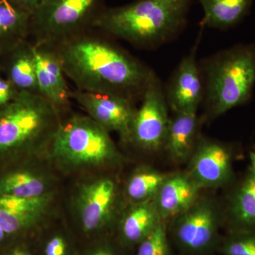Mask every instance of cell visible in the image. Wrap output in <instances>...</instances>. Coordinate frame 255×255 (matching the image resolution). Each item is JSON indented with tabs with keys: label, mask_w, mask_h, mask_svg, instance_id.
<instances>
[{
	"label": "cell",
	"mask_w": 255,
	"mask_h": 255,
	"mask_svg": "<svg viewBox=\"0 0 255 255\" xmlns=\"http://www.w3.org/2000/svg\"><path fill=\"white\" fill-rule=\"evenodd\" d=\"M105 35L91 27L51 45L65 76L78 91L141 100L155 74Z\"/></svg>",
	"instance_id": "6da1fadb"
},
{
	"label": "cell",
	"mask_w": 255,
	"mask_h": 255,
	"mask_svg": "<svg viewBox=\"0 0 255 255\" xmlns=\"http://www.w3.org/2000/svg\"><path fill=\"white\" fill-rule=\"evenodd\" d=\"M192 0H137L107 8L92 28L134 46L152 48L177 36L187 23Z\"/></svg>",
	"instance_id": "7a4b0ae2"
},
{
	"label": "cell",
	"mask_w": 255,
	"mask_h": 255,
	"mask_svg": "<svg viewBox=\"0 0 255 255\" xmlns=\"http://www.w3.org/2000/svg\"><path fill=\"white\" fill-rule=\"evenodd\" d=\"M60 114L41 95L20 94L0 110V158L47 151L61 122Z\"/></svg>",
	"instance_id": "3957f363"
},
{
	"label": "cell",
	"mask_w": 255,
	"mask_h": 255,
	"mask_svg": "<svg viewBox=\"0 0 255 255\" xmlns=\"http://www.w3.org/2000/svg\"><path fill=\"white\" fill-rule=\"evenodd\" d=\"M206 104L219 117L245 105L255 86V46L238 45L220 52L206 62Z\"/></svg>",
	"instance_id": "277c9868"
},
{
	"label": "cell",
	"mask_w": 255,
	"mask_h": 255,
	"mask_svg": "<svg viewBox=\"0 0 255 255\" xmlns=\"http://www.w3.org/2000/svg\"><path fill=\"white\" fill-rule=\"evenodd\" d=\"M109 132L88 116L73 115L61 121L47 152L66 169L103 167L119 156Z\"/></svg>",
	"instance_id": "5b68a950"
},
{
	"label": "cell",
	"mask_w": 255,
	"mask_h": 255,
	"mask_svg": "<svg viewBox=\"0 0 255 255\" xmlns=\"http://www.w3.org/2000/svg\"><path fill=\"white\" fill-rule=\"evenodd\" d=\"M105 0H50L31 14L32 43L53 45L92 27Z\"/></svg>",
	"instance_id": "8992f818"
},
{
	"label": "cell",
	"mask_w": 255,
	"mask_h": 255,
	"mask_svg": "<svg viewBox=\"0 0 255 255\" xmlns=\"http://www.w3.org/2000/svg\"><path fill=\"white\" fill-rule=\"evenodd\" d=\"M137 109L130 130V140L147 150L164 147L170 119L165 92L157 76L151 80Z\"/></svg>",
	"instance_id": "52a82bcc"
},
{
	"label": "cell",
	"mask_w": 255,
	"mask_h": 255,
	"mask_svg": "<svg viewBox=\"0 0 255 255\" xmlns=\"http://www.w3.org/2000/svg\"><path fill=\"white\" fill-rule=\"evenodd\" d=\"M73 100L87 116L107 131L118 132L124 142L130 140L132 120L137 109L133 101L117 94L90 93L75 90Z\"/></svg>",
	"instance_id": "ba28073f"
},
{
	"label": "cell",
	"mask_w": 255,
	"mask_h": 255,
	"mask_svg": "<svg viewBox=\"0 0 255 255\" xmlns=\"http://www.w3.org/2000/svg\"><path fill=\"white\" fill-rule=\"evenodd\" d=\"M33 43L37 84L42 97L60 113L68 110L73 100L59 58L54 48L46 43Z\"/></svg>",
	"instance_id": "9c48e42d"
},
{
	"label": "cell",
	"mask_w": 255,
	"mask_h": 255,
	"mask_svg": "<svg viewBox=\"0 0 255 255\" xmlns=\"http://www.w3.org/2000/svg\"><path fill=\"white\" fill-rule=\"evenodd\" d=\"M233 158L229 146L202 140L194 152L189 177L199 188L225 185L233 177Z\"/></svg>",
	"instance_id": "30bf717a"
},
{
	"label": "cell",
	"mask_w": 255,
	"mask_h": 255,
	"mask_svg": "<svg viewBox=\"0 0 255 255\" xmlns=\"http://www.w3.org/2000/svg\"><path fill=\"white\" fill-rule=\"evenodd\" d=\"M116 197L117 187L109 178L95 179L80 187L76 206L80 224L85 232H95L108 223Z\"/></svg>",
	"instance_id": "8fae6325"
},
{
	"label": "cell",
	"mask_w": 255,
	"mask_h": 255,
	"mask_svg": "<svg viewBox=\"0 0 255 255\" xmlns=\"http://www.w3.org/2000/svg\"><path fill=\"white\" fill-rule=\"evenodd\" d=\"M178 216L174 234L181 246L195 253L211 248L219 227V218L212 206L196 202Z\"/></svg>",
	"instance_id": "7c38bea8"
},
{
	"label": "cell",
	"mask_w": 255,
	"mask_h": 255,
	"mask_svg": "<svg viewBox=\"0 0 255 255\" xmlns=\"http://www.w3.org/2000/svg\"><path fill=\"white\" fill-rule=\"evenodd\" d=\"M196 52L194 48L183 58L164 91L167 105L175 113H196L204 98L202 73Z\"/></svg>",
	"instance_id": "4fadbf2b"
},
{
	"label": "cell",
	"mask_w": 255,
	"mask_h": 255,
	"mask_svg": "<svg viewBox=\"0 0 255 255\" xmlns=\"http://www.w3.org/2000/svg\"><path fill=\"white\" fill-rule=\"evenodd\" d=\"M0 68L20 93L38 94L33 43L26 39L0 57Z\"/></svg>",
	"instance_id": "5bb4252c"
},
{
	"label": "cell",
	"mask_w": 255,
	"mask_h": 255,
	"mask_svg": "<svg viewBox=\"0 0 255 255\" xmlns=\"http://www.w3.org/2000/svg\"><path fill=\"white\" fill-rule=\"evenodd\" d=\"M199 189L189 176L177 174L167 177L154 199L161 219L185 212L196 202Z\"/></svg>",
	"instance_id": "9a60e30c"
},
{
	"label": "cell",
	"mask_w": 255,
	"mask_h": 255,
	"mask_svg": "<svg viewBox=\"0 0 255 255\" xmlns=\"http://www.w3.org/2000/svg\"><path fill=\"white\" fill-rule=\"evenodd\" d=\"M229 216L232 232L255 231V176L251 169L233 191Z\"/></svg>",
	"instance_id": "2e32d148"
},
{
	"label": "cell",
	"mask_w": 255,
	"mask_h": 255,
	"mask_svg": "<svg viewBox=\"0 0 255 255\" xmlns=\"http://www.w3.org/2000/svg\"><path fill=\"white\" fill-rule=\"evenodd\" d=\"M31 16L11 0H0V57L29 38Z\"/></svg>",
	"instance_id": "e0dca14e"
},
{
	"label": "cell",
	"mask_w": 255,
	"mask_h": 255,
	"mask_svg": "<svg viewBox=\"0 0 255 255\" xmlns=\"http://www.w3.org/2000/svg\"><path fill=\"white\" fill-rule=\"evenodd\" d=\"M198 128L196 113H176L171 119L164 147L172 158L182 161L191 155L195 145Z\"/></svg>",
	"instance_id": "ac0fdd59"
},
{
	"label": "cell",
	"mask_w": 255,
	"mask_h": 255,
	"mask_svg": "<svg viewBox=\"0 0 255 255\" xmlns=\"http://www.w3.org/2000/svg\"><path fill=\"white\" fill-rule=\"evenodd\" d=\"M204 11L203 26L228 29L250 12L254 0H199Z\"/></svg>",
	"instance_id": "d6986e66"
},
{
	"label": "cell",
	"mask_w": 255,
	"mask_h": 255,
	"mask_svg": "<svg viewBox=\"0 0 255 255\" xmlns=\"http://www.w3.org/2000/svg\"><path fill=\"white\" fill-rule=\"evenodd\" d=\"M50 182L41 172L18 169L0 176V195L39 197L50 194Z\"/></svg>",
	"instance_id": "ffe728a7"
},
{
	"label": "cell",
	"mask_w": 255,
	"mask_h": 255,
	"mask_svg": "<svg viewBox=\"0 0 255 255\" xmlns=\"http://www.w3.org/2000/svg\"><path fill=\"white\" fill-rule=\"evenodd\" d=\"M162 221L155 199L136 203L124 216L122 233L130 243H140Z\"/></svg>",
	"instance_id": "44dd1931"
},
{
	"label": "cell",
	"mask_w": 255,
	"mask_h": 255,
	"mask_svg": "<svg viewBox=\"0 0 255 255\" xmlns=\"http://www.w3.org/2000/svg\"><path fill=\"white\" fill-rule=\"evenodd\" d=\"M167 177L165 174L153 169H142L137 171L128 182V196L135 203L155 199Z\"/></svg>",
	"instance_id": "7402d4cb"
},
{
	"label": "cell",
	"mask_w": 255,
	"mask_h": 255,
	"mask_svg": "<svg viewBox=\"0 0 255 255\" xmlns=\"http://www.w3.org/2000/svg\"><path fill=\"white\" fill-rule=\"evenodd\" d=\"M51 199L50 194L31 198L0 195V207L21 214L43 216L49 207Z\"/></svg>",
	"instance_id": "603a6c76"
},
{
	"label": "cell",
	"mask_w": 255,
	"mask_h": 255,
	"mask_svg": "<svg viewBox=\"0 0 255 255\" xmlns=\"http://www.w3.org/2000/svg\"><path fill=\"white\" fill-rule=\"evenodd\" d=\"M42 216L21 214L0 207V226L7 236L24 232L33 227Z\"/></svg>",
	"instance_id": "cb8c5ba5"
},
{
	"label": "cell",
	"mask_w": 255,
	"mask_h": 255,
	"mask_svg": "<svg viewBox=\"0 0 255 255\" xmlns=\"http://www.w3.org/2000/svg\"><path fill=\"white\" fill-rule=\"evenodd\" d=\"M136 255H170L167 230L162 221L139 243Z\"/></svg>",
	"instance_id": "d4e9b609"
},
{
	"label": "cell",
	"mask_w": 255,
	"mask_h": 255,
	"mask_svg": "<svg viewBox=\"0 0 255 255\" xmlns=\"http://www.w3.org/2000/svg\"><path fill=\"white\" fill-rule=\"evenodd\" d=\"M222 251L224 255H255V231L231 232Z\"/></svg>",
	"instance_id": "484cf974"
},
{
	"label": "cell",
	"mask_w": 255,
	"mask_h": 255,
	"mask_svg": "<svg viewBox=\"0 0 255 255\" xmlns=\"http://www.w3.org/2000/svg\"><path fill=\"white\" fill-rule=\"evenodd\" d=\"M20 94L0 68V110L12 104Z\"/></svg>",
	"instance_id": "4316f807"
},
{
	"label": "cell",
	"mask_w": 255,
	"mask_h": 255,
	"mask_svg": "<svg viewBox=\"0 0 255 255\" xmlns=\"http://www.w3.org/2000/svg\"><path fill=\"white\" fill-rule=\"evenodd\" d=\"M68 243L61 235H55L47 242L44 249V255H66Z\"/></svg>",
	"instance_id": "83f0119b"
},
{
	"label": "cell",
	"mask_w": 255,
	"mask_h": 255,
	"mask_svg": "<svg viewBox=\"0 0 255 255\" xmlns=\"http://www.w3.org/2000/svg\"><path fill=\"white\" fill-rule=\"evenodd\" d=\"M21 9L32 14L50 0H11Z\"/></svg>",
	"instance_id": "f1b7e54d"
},
{
	"label": "cell",
	"mask_w": 255,
	"mask_h": 255,
	"mask_svg": "<svg viewBox=\"0 0 255 255\" xmlns=\"http://www.w3.org/2000/svg\"><path fill=\"white\" fill-rule=\"evenodd\" d=\"M7 255H33L26 250L21 248H16L9 252Z\"/></svg>",
	"instance_id": "f546056e"
},
{
	"label": "cell",
	"mask_w": 255,
	"mask_h": 255,
	"mask_svg": "<svg viewBox=\"0 0 255 255\" xmlns=\"http://www.w3.org/2000/svg\"><path fill=\"white\" fill-rule=\"evenodd\" d=\"M89 255H116L113 252L110 250L105 249V248H101V249L97 250L94 251L91 254Z\"/></svg>",
	"instance_id": "4dcf8cb0"
},
{
	"label": "cell",
	"mask_w": 255,
	"mask_h": 255,
	"mask_svg": "<svg viewBox=\"0 0 255 255\" xmlns=\"http://www.w3.org/2000/svg\"><path fill=\"white\" fill-rule=\"evenodd\" d=\"M250 157H251V170L255 176V147L254 150L252 151L251 154H250Z\"/></svg>",
	"instance_id": "1f68e13d"
},
{
	"label": "cell",
	"mask_w": 255,
	"mask_h": 255,
	"mask_svg": "<svg viewBox=\"0 0 255 255\" xmlns=\"http://www.w3.org/2000/svg\"><path fill=\"white\" fill-rule=\"evenodd\" d=\"M7 235L5 233L4 230L2 229V228L0 226V243L1 242L4 241L6 238H7Z\"/></svg>",
	"instance_id": "d6a6232c"
}]
</instances>
